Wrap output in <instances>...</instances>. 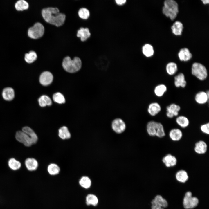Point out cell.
<instances>
[{
    "label": "cell",
    "instance_id": "1",
    "mask_svg": "<svg viewBox=\"0 0 209 209\" xmlns=\"http://www.w3.org/2000/svg\"><path fill=\"white\" fill-rule=\"evenodd\" d=\"M42 14L46 22L57 27L62 25L65 20V15L60 12L59 9L56 7L44 8L42 10Z\"/></svg>",
    "mask_w": 209,
    "mask_h": 209
},
{
    "label": "cell",
    "instance_id": "16",
    "mask_svg": "<svg viewBox=\"0 0 209 209\" xmlns=\"http://www.w3.org/2000/svg\"><path fill=\"white\" fill-rule=\"evenodd\" d=\"M169 136L170 139L174 141H178L181 139L183 136L182 131L178 128H174L170 131Z\"/></svg>",
    "mask_w": 209,
    "mask_h": 209
},
{
    "label": "cell",
    "instance_id": "6",
    "mask_svg": "<svg viewBox=\"0 0 209 209\" xmlns=\"http://www.w3.org/2000/svg\"><path fill=\"white\" fill-rule=\"evenodd\" d=\"M44 32V28L43 25L40 23L37 22L29 28L28 34L30 38L37 39L42 37Z\"/></svg>",
    "mask_w": 209,
    "mask_h": 209
},
{
    "label": "cell",
    "instance_id": "7",
    "mask_svg": "<svg viewBox=\"0 0 209 209\" xmlns=\"http://www.w3.org/2000/svg\"><path fill=\"white\" fill-rule=\"evenodd\" d=\"M199 203V200L196 197H192L190 192H188L185 194L183 199V204L186 209H192L196 207Z\"/></svg>",
    "mask_w": 209,
    "mask_h": 209
},
{
    "label": "cell",
    "instance_id": "26",
    "mask_svg": "<svg viewBox=\"0 0 209 209\" xmlns=\"http://www.w3.org/2000/svg\"><path fill=\"white\" fill-rule=\"evenodd\" d=\"M176 122L179 126L183 128L187 127L190 123L188 118L182 116L177 117L176 119Z\"/></svg>",
    "mask_w": 209,
    "mask_h": 209
},
{
    "label": "cell",
    "instance_id": "39",
    "mask_svg": "<svg viewBox=\"0 0 209 209\" xmlns=\"http://www.w3.org/2000/svg\"><path fill=\"white\" fill-rule=\"evenodd\" d=\"M53 99L56 102L62 104L65 102V99L63 95L60 93L57 92L53 95Z\"/></svg>",
    "mask_w": 209,
    "mask_h": 209
},
{
    "label": "cell",
    "instance_id": "13",
    "mask_svg": "<svg viewBox=\"0 0 209 209\" xmlns=\"http://www.w3.org/2000/svg\"><path fill=\"white\" fill-rule=\"evenodd\" d=\"M53 76L52 73L49 71H46L42 73L39 78L40 83L43 85L47 86L52 82Z\"/></svg>",
    "mask_w": 209,
    "mask_h": 209
},
{
    "label": "cell",
    "instance_id": "23",
    "mask_svg": "<svg viewBox=\"0 0 209 209\" xmlns=\"http://www.w3.org/2000/svg\"><path fill=\"white\" fill-rule=\"evenodd\" d=\"M22 131L30 138L33 144L36 143L38 140V137L34 131L30 127L26 126L23 128Z\"/></svg>",
    "mask_w": 209,
    "mask_h": 209
},
{
    "label": "cell",
    "instance_id": "30",
    "mask_svg": "<svg viewBox=\"0 0 209 209\" xmlns=\"http://www.w3.org/2000/svg\"><path fill=\"white\" fill-rule=\"evenodd\" d=\"M47 171L49 174L52 176H55L59 174L60 171L59 167L55 163H51L47 167Z\"/></svg>",
    "mask_w": 209,
    "mask_h": 209
},
{
    "label": "cell",
    "instance_id": "18",
    "mask_svg": "<svg viewBox=\"0 0 209 209\" xmlns=\"http://www.w3.org/2000/svg\"><path fill=\"white\" fill-rule=\"evenodd\" d=\"M161 106L157 102H154L150 103L149 105L147 111L148 113L152 116L157 114L161 111Z\"/></svg>",
    "mask_w": 209,
    "mask_h": 209
},
{
    "label": "cell",
    "instance_id": "43",
    "mask_svg": "<svg viewBox=\"0 0 209 209\" xmlns=\"http://www.w3.org/2000/svg\"><path fill=\"white\" fill-rule=\"evenodd\" d=\"M201 1L204 4H208L209 3L208 0H202Z\"/></svg>",
    "mask_w": 209,
    "mask_h": 209
},
{
    "label": "cell",
    "instance_id": "10",
    "mask_svg": "<svg viewBox=\"0 0 209 209\" xmlns=\"http://www.w3.org/2000/svg\"><path fill=\"white\" fill-rule=\"evenodd\" d=\"M111 127L113 130L116 133L123 132L126 129V124L124 121L119 118L114 119L112 122Z\"/></svg>",
    "mask_w": 209,
    "mask_h": 209
},
{
    "label": "cell",
    "instance_id": "8",
    "mask_svg": "<svg viewBox=\"0 0 209 209\" xmlns=\"http://www.w3.org/2000/svg\"><path fill=\"white\" fill-rule=\"evenodd\" d=\"M152 209H164L167 207V201L160 195H157L152 201Z\"/></svg>",
    "mask_w": 209,
    "mask_h": 209
},
{
    "label": "cell",
    "instance_id": "27",
    "mask_svg": "<svg viewBox=\"0 0 209 209\" xmlns=\"http://www.w3.org/2000/svg\"><path fill=\"white\" fill-rule=\"evenodd\" d=\"M176 178L179 182L185 183L188 178V176L187 172L183 170H181L178 171L176 174Z\"/></svg>",
    "mask_w": 209,
    "mask_h": 209
},
{
    "label": "cell",
    "instance_id": "42",
    "mask_svg": "<svg viewBox=\"0 0 209 209\" xmlns=\"http://www.w3.org/2000/svg\"><path fill=\"white\" fill-rule=\"evenodd\" d=\"M116 2L118 5H122L124 4L126 2V0H116Z\"/></svg>",
    "mask_w": 209,
    "mask_h": 209
},
{
    "label": "cell",
    "instance_id": "38",
    "mask_svg": "<svg viewBox=\"0 0 209 209\" xmlns=\"http://www.w3.org/2000/svg\"><path fill=\"white\" fill-rule=\"evenodd\" d=\"M109 62L107 58L102 56L100 57L98 60V65L100 69H106L109 65Z\"/></svg>",
    "mask_w": 209,
    "mask_h": 209
},
{
    "label": "cell",
    "instance_id": "4",
    "mask_svg": "<svg viewBox=\"0 0 209 209\" xmlns=\"http://www.w3.org/2000/svg\"><path fill=\"white\" fill-rule=\"evenodd\" d=\"M179 12L178 4L173 0H166L164 2L163 12L167 17L173 20L176 17Z\"/></svg>",
    "mask_w": 209,
    "mask_h": 209
},
{
    "label": "cell",
    "instance_id": "40",
    "mask_svg": "<svg viewBox=\"0 0 209 209\" xmlns=\"http://www.w3.org/2000/svg\"><path fill=\"white\" fill-rule=\"evenodd\" d=\"M78 14L80 18L84 19H87L90 15L89 11L84 8H80L78 11Z\"/></svg>",
    "mask_w": 209,
    "mask_h": 209
},
{
    "label": "cell",
    "instance_id": "35",
    "mask_svg": "<svg viewBox=\"0 0 209 209\" xmlns=\"http://www.w3.org/2000/svg\"><path fill=\"white\" fill-rule=\"evenodd\" d=\"M143 54L146 57H150L153 55L154 50L152 46L149 44L145 45L142 48Z\"/></svg>",
    "mask_w": 209,
    "mask_h": 209
},
{
    "label": "cell",
    "instance_id": "25",
    "mask_svg": "<svg viewBox=\"0 0 209 209\" xmlns=\"http://www.w3.org/2000/svg\"><path fill=\"white\" fill-rule=\"evenodd\" d=\"M183 28L182 24L179 21L175 22L171 27L172 33L176 35L181 34Z\"/></svg>",
    "mask_w": 209,
    "mask_h": 209
},
{
    "label": "cell",
    "instance_id": "9",
    "mask_svg": "<svg viewBox=\"0 0 209 209\" xmlns=\"http://www.w3.org/2000/svg\"><path fill=\"white\" fill-rule=\"evenodd\" d=\"M15 138L18 141L22 143L26 146L29 147L33 144L30 136L22 131L17 132Z\"/></svg>",
    "mask_w": 209,
    "mask_h": 209
},
{
    "label": "cell",
    "instance_id": "24",
    "mask_svg": "<svg viewBox=\"0 0 209 209\" xmlns=\"http://www.w3.org/2000/svg\"><path fill=\"white\" fill-rule=\"evenodd\" d=\"M58 136L62 139H68L70 138L71 134L67 127L63 126L59 129Z\"/></svg>",
    "mask_w": 209,
    "mask_h": 209
},
{
    "label": "cell",
    "instance_id": "17",
    "mask_svg": "<svg viewBox=\"0 0 209 209\" xmlns=\"http://www.w3.org/2000/svg\"><path fill=\"white\" fill-rule=\"evenodd\" d=\"M25 165L27 169L29 171H33L36 170L38 167L37 161L33 158H28L25 162Z\"/></svg>",
    "mask_w": 209,
    "mask_h": 209
},
{
    "label": "cell",
    "instance_id": "20",
    "mask_svg": "<svg viewBox=\"0 0 209 209\" xmlns=\"http://www.w3.org/2000/svg\"><path fill=\"white\" fill-rule=\"evenodd\" d=\"M174 85L177 87H185L186 85V81L185 80L183 74L180 73L174 77Z\"/></svg>",
    "mask_w": 209,
    "mask_h": 209
},
{
    "label": "cell",
    "instance_id": "15",
    "mask_svg": "<svg viewBox=\"0 0 209 209\" xmlns=\"http://www.w3.org/2000/svg\"><path fill=\"white\" fill-rule=\"evenodd\" d=\"M209 92L200 91L198 93L195 95V99L198 104H203L207 102L209 99Z\"/></svg>",
    "mask_w": 209,
    "mask_h": 209
},
{
    "label": "cell",
    "instance_id": "3",
    "mask_svg": "<svg viewBox=\"0 0 209 209\" xmlns=\"http://www.w3.org/2000/svg\"><path fill=\"white\" fill-rule=\"evenodd\" d=\"M62 65L66 71L73 73L80 69L81 67L82 62L78 57H75L72 60L69 57L67 56L64 59Z\"/></svg>",
    "mask_w": 209,
    "mask_h": 209
},
{
    "label": "cell",
    "instance_id": "21",
    "mask_svg": "<svg viewBox=\"0 0 209 209\" xmlns=\"http://www.w3.org/2000/svg\"><path fill=\"white\" fill-rule=\"evenodd\" d=\"M91 33L89 29L87 28L81 27L77 31V36L80 38L81 41L86 40L90 37Z\"/></svg>",
    "mask_w": 209,
    "mask_h": 209
},
{
    "label": "cell",
    "instance_id": "33",
    "mask_svg": "<svg viewBox=\"0 0 209 209\" xmlns=\"http://www.w3.org/2000/svg\"><path fill=\"white\" fill-rule=\"evenodd\" d=\"M38 102L40 106L44 107L46 106H50L52 104L50 98L46 95L41 96L38 99Z\"/></svg>",
    "mask_w": 209,
    "mask_h": 209
},
{
    "label": "cell",
    "instance_id": "12",
    "mask_svg": "<svg viewBox=\"0 0 209 209\" xmlns=\"http://www.w3.org/2000/svg\"><path fill=\"white\" fill-rule=\"evenodd\" d=\"M162 161L165 166L170 167L175 166L177 164V161L175 156L168 154L163 158Z\"/></svg>",
    "mask_w": 209,
    "mask_h": 209
},
{
    "label": "cell",
    "instance_id": "14",
    "mask_svg": "<svg viewBox=\"0 0 209 209\" xmlns=\"http://www.w3.org/2000/svg\"><path fill=\"white\" fill-rule=\"evenodd\" d=\"M207 145L203 140H199L195 143L194 151L198 154H205L207 152Z\"/></svg>",
    "mask_w": 209,
    "mask_h": 209
},
{
    "label": "cell",
    "instance_id": "41",
    "mask_svg": "<svg viewBox=\"0 0 209 209\" xmlns=\"http://www.w3.org/2000/svg\"><path fill=\"white\" fill-rule=\"evenodd\" d=\"M200 129L202 132L208 135L209 134V123L208 122L201 125Z\"/></svg>",
    "mask_w": 209,
    "mask_h": 209
},
{
    "label": "cell",
    "instance_id": "19",
    "mask_svg": "<svg viewBox=\"0 0 209 209\" xmlns=\"http://www.w3.org/2000/svg\"><path fill=\"white\" fill-rule=\"evenodd\" d=\"M178 55L180 60L184 61L189 60L192 56L189 50L187 48H184L181 49Z\"/></svg>",
    "mask_w": 209,
    "mask_h": 209
},
{
    "label": "cell",
    "instance_id": "22",
    "mask_svg": "<svg viewBox=\"0 0 209 209\" xmlns=\"http://www.w3.org/2000/svg\"><path fill=\"white\" fill-rule=\"evenodd\" d=\"M2 95L3 98L7 101H10L14 98L15 93L13 89L10 87L6 88L3 90Z\"/></svg>",
    "mask_w": 209,
    "mask_h": 209
},
{
    "label": "cell",
    "instance_id": "36",
    "mask_svg": "<svg viewBox=\"0 0 209 209\" xmlns=\"http://www.w3.org/2000/svg\"><path fill=\"white\" fill-rule=\"evenodd\" d=\"M29 7L28 3L24 0H20L17 1L15 4L16 9L18 11H22L27 9Z\"/></svg>",
    "mask_w": 209,
    "mask_h": 209
},
{
    "label": "cell",
    "instance_id": "31",
    "mask_svg": "<svg viewBox=\"0 0 209 209\" xmlns=\"http://www.w3.org/2000/svg\"><path fill=\"white\" fill-rule=\"evenodd\" d=\"M177 70V65L174 62H169L166 65V70L167 74L170 75H172L175 74Z\"/></svg>",
    "mask_w": 209,
    "mask_h": 209
},
{
    "label": "cell",
    "instance_id": "11",
    "mask_svg": "<svg viewBox=\"0 0 209 209\" xmlns=\"http://www.w3.org/2000/svg\"><path fill=\"white\" fill-rule=\"evenodd\" d=\"M180 109V107L179 105L174 103L170 104L166 107V115L167 117L171 118L174 116H177Z\"/></svg>",
    "mask_w": 209,
    "mask_h": 209
},
{
    "label": "cell",
    "instance_id": "32",
    "mask_svg": "<svg viewBox=\"0 0 209 209\" xmlns=\"http://www.w3.org/2000/svg\"><path fill=\"white\" fill-rule=\"evenodd\" d=\"M8 164L9 167L14 170L19 169L21 166L20 162L14 158H11L9 160Z\"/></svg>",
    "mask_w": 209,
    "mask_h": 209
},
{
    "label": "cell",
    "instance_id": "28",
    "mask_svg": "<svg viewBox=\"0 0 209 209\" xmlns=\"http://www.w3.org/2000/svg\"><path fill=\"white\" fill-rule=\"evenodd\" d=\"M79 183L82 188L87 189L90 187L91 184V181L90 178L86 176H82L79 179Z\"/></svg>",
    "mask_w": 209,
    "mask_h": 209
},
{
    "label": "cell",
    "instance_id": "34",
    "mask_svg": "<svg viewBox=\"0 0 209 209\" xmlns=\"http://www.w3.org/2000/svg\"><path fill=\"white\" fill-rule=\"evenodd\" d=\"M167 90V87L165 85L163 84H160L155 87L154 92L157 96L161 97L163 95Z\"/></svg>",
    "mask_w": 209,
    "mask_h": 209
},
{
    "label": "cell",
    "instance_id": "2",
    "mask_svg": "<svg viewBox=\"0 0 209 209\" xmlns=\"http://www.w3.org/2000/svg\"><path fill=\"white\" fill-rule=\"evenodd\" d=\"M146 129L148 134L151 136L162 138L165 135L163 126L159 122L154 121L149 122L147 125Z\"/></svg>",
    "mask_w": 209,
    "mask_h": 209
},
{
    "label": "cell",
    "instance_id": "29",
    "mask_svg": "<svg viewBox=\"0 0 209 209\" xmlns=\"http://www.w3.org/2000/svg\"><path fill=\"white\" fill-rule=\"evenodd\" d=\"M86 203L88 206H96L98 203V199L95 195L92 194H88L86 197Z\"/></svg>",
    "mask_w": 209,
    "mask_h": 209
},
{
    "label": "cell",
    "instance_id": "5",
    "mask_svg": "<svg viewBox=\"0 0 209 209\" xmlns=\"http://www.w3.org/2000/svg\"><path fill=\"white\" fill-rule=\"evenodd\" d=\"M192 74L201 80H203L207 77L208 73L206 69L201 63L195 62L192 66Z\"/></svg>",
    "mask_w": 209,
    "mask_h": 209
},
{
    "label": "cell",
    "instance_id": "37",
    "mask_svg": "<svg viewBox=\"0 0 209 209\" xmlns=\"http://www.w3.org/2000/svg\"><path fill=\"white\" fill-rule=\"evenodd\" d=\"M37 58V55L35 52L31 51L25 54L24 59L27 62L31 63L35 61Z\"/></svg>",
    "mask_w": 209,
    "mask_h": 209
}]
</instances>
